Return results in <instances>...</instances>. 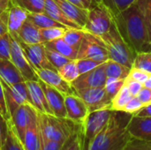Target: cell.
Wrapping results in <instances>:
<instances>
[{
  "instance_id": "39",
  "label": "cell",
  "mask_w": 151,
  "mask_h": 150,
  "mask_svg": "<svg viewBox=\"0 0 151 150\" xmlns=\"http://www.w3.org/2000/svg\"><path fill=\"white\" fill-rule=\"evenodd\" d=\"M124 84H125L124 80H118V79L107 77L104 88H105L108 95L111 98V100L118 94V92L122 88Z\"/></svg>"
},
{
  "instance_id": "11",
  "label": "cell",
  "mask_w": 151,
  "mask_h": 150,
  "mask_svg": "<svg viewBox=\"0 0 151 150\" xmlns=\"http://www.w3.org/2000/svg\"><path fill=\"white\" fill-rule=\"evenodd\" d=\"M107 76L105 72V62L93 70L81 74L71 85L76 90L90 88H104Z\"/></svg>"
},
{
  "instance_id": "41",
  "label": "cell",
  "mask_w": 151,
  "mask_h": 150,
  "mask_svg": "<svg viewBox=\"0 0 151 150\" xmlns=\"http://www.w3.org/2000/svg\"><path fill=\"white\" fill-rule=\"evenodd\" d=\"M12 37L9 33L0 37V58L11 60Z\"/></svg>"
},
{
  "instance_id": "46",
  "label": "cell",
  "mask_w": 151,
  "mask_h": 150,
  "mask_svg": "<svg viewBox=\"0 0 151 150\" xmlns=\"http://www.w3.org/2000/svg\"><path fill=\"white\" fill-rule=\"evenodd\" d=\"M125 84L128 88V89H129V91L133 96H137L139 92L143 88V84H142L141 82L136 81L134 80H132L128 77L125 80Z\"/></svg>"
},
{
  "instance_id": "23",
  "label": "cell",
  "mask_w": 151,
  "mask_h": 150,
  "mask_svg": "<svg viewBox=\"0 0 151 150\" xmlns=\"http://www.w3.org/2000/svg\"><path fill=\"white\" fill-rule=\"evenodd\" d=\"M47 15L51 17L56 21L61 23L65 27L68 28H76V29H82L79 25L70 19L65 12L59 8V6L54 2V0H45L44 5V11Z\"/></svg>"
},
{
  "instance_id": "36",
  "label": "cell",
  "mask_w": 151,
  "mask_h": 150,
  "mask_svg": "<svg viewBox=\"0 0 151 150\" xmlns=\"http://www.w3.org/2000/svg\"><path fill=\"white\" fill-rule=\"evenodd\" d=\"M46 56H47L48 60L50 62V64L58 71L61 67H63L65 65H66L68 62H70L72 60V59L65 57L64 55H62V54H60V53H58L57 51H54V50H48V49H46Z\"/></svg>"
},
{
  "instance_id": "10",
  "label": "cell",
  "mask_w": 151,
  "mask_h": 150,
  "mask_svg": "<svg viewBox=\"0 0 151 150\" xmlns=\"http://www.w3.org/2000/svg\"><path fill=\"white\" fill-rule=\"evenodd\" d=\"M11 61L20 72L25 81H39L36 71L30 65L21 46L13 38L11 42Z\"/></svg>"
},
{
  "instance_id": "15",
  "label": "cell",
  "mask_w": 151,
  "mask_h": 150,
  "mask_svg": "<svg viewBox=\"0 0 151 150\" xmlns=\"http://www.w3.org/2000/svg\"><path fill=\"white\" fill-rule=\"evenodd\" d=\"M40 85L43 89L49 106L54 116L58 118H66V109L65 103V95L58 89L50 87L45 82L39 80Z\"/></svg>"
},
{
  "instance_id": "8",
  "label": "cell",
  "mask_w": 151,
  "mask_h": 150,
  "mask_svg": "<svg viewBox=\"0 0 151 150\" xmlns=\"http://www.w3.org/2000/svg\"><path fill=\"white\" fill-rule=\"evenodd\" d=\"M2 83L5 103L10 116L22 104L29 103L32 105L31 97L26 81H22L14 85H8L4 80H2Z\"/></svg>"
},
{
  "instance_id": "12",
  "label": "cell",
  "mask_w": 151,
  "mask_h": 150,
  "mask_svg": "<svg viewBox=\"0 0 151 150\" xmlns=\"http://www.w3.org/2000/svg\"><path fill=\"white\" fill-rule=\"evenodd\" d=\"M19 44L23 49L27 58L35 71L42 69H51L58 71L48 60L46 56V49L42 43L26 44L21 42Z\"/></svg>"
},
{
  "instance_id": "45",
  "label": "cell",
  "mask_w": 151,
  "mask_h": 150,
  "mask_svg": "<svg viewBox=\"0 0 151 150\" xmlns=\"http://www.w3.org/2000/svg\"><path fill=\"white\" fill-rule=\"evenodd\" d=\"M149 75L150 74L147 73L144 71H142V70H139V69H136V68H132L130 70L128 78H130L132 80H134L136 81H139L142 84H144V82L149 78Z\"/></svg>"
},
{
  "instance_id": "35",
  "label": "cell",
  "mask_w": 151,
  "mask_h": 150,
  "mask_svg": "<svg viewBox=\"0 0 151 150\" xmlns=\"http://www.w3.org/2000/svg\"><path fill=\"white\" fill-rule=\"evenodd\" d=\"M66 28L68 27H49L40 29L42 43H45L47 42L63 37Z\"/></svg>"
},
{
  "instance_id": "30",
  "label": "cell",
  "mask_w": 151,
  "mask_h": 150,
  "mask_svg": "<svg viewBox=\"0 0 151 150\" xmlns=\"http://www.w3.org/2000/svg\"><path fill=\"white\" fill-rule=\"evenodd\" d=\"M85 30L76 28H66L63 35V39L73 48L79 50L81 43L84 38Z\"/></svg>"
},
{
  "instance_id": "33",
  "label": "cell",
  "mask_w": 151,
  "mask_h": 150,
  "mask_svg": "<svg viewBox=\"0 0 151 150\" xmlns=\"http://www.w3.org/2000/svg\"><path fill=\"white\" fill-rule=\"evenodd\" d=\"M58 72L60 74V76L69 83H72L80 76L76 60H71L63 67H61Z\"/></svg>"
},
{
  "instance_id": "34",
  "label": "cell",
  "mask_w": 151,
  "mask_h": 150,
  "mask_svg": "<svg viewBox=\"0 0 151 150\" xmlns=\"http://www.w3.org/2000/svg\"><path fill=\"white\" fill-rule=\"evenodd\" d=\"M61 150H82L81 141V126L75 130L73 134L63 144Z\"/></svg>"
},
{
  "instance_id": "50",
  "label": "cell",
  "mask_w": 151,
  "mask_h": 150,
  "mask_svg": "<svg viewBox=\"0 0 151 150\" xmlns=\"http://www.w3.org/2000/svg\"><path fill=\"white\" fill-rule=\"evenodd\" d=\"M137 97L142 103L143 105L150 104L151 103V89L143 87L142 90L139 92V94L137 95Z\"/></svg>"
},
{
  "instance_id": "27",
  "label": "cell",
  "mask_w": 151,
  "mask_h": 150,
  "mask_svg": "<svg viewBox=\"0 0 151 150\" xmlns=\"http://www.w3.org/2000/svg\"><path fill=\"white\" fill-rule=\"evenodd\" d=\"M130 70V68L111 59H108L105 62V72L108 78L125 80L129 75Z\"/></svg>"
},
{
  "instance_id": "42",
  "label": "cell",
  "mask_w": 151,
  "mask_h": 150,
  "mask_svg": "<svg viewBox=\"0 0 151 150\" xmlns=\"http://www.w3.org/2000/svg\"><path fill=\"white\" fill-rule=\"evenodd\" d=\"M76 63H77V67H78L80 75L82 73L88 72L93 70L94 68H96V66H98L99 65L103 64V63H99V62H96L95 60L88 59V58L76 59Z\"/></svg>"
},
{
  "instance_id": "26",
  "label": "cell",
  "mask_w": 151,
  "mask_h": 150,
  "mask_svg": "<svg viewBox=\"0 0 151 150\" xmlns=\"http://www.w3.org/2000/svg\"><path fill=\"white\" fill-rule=\"evenodd\" d=\"M44 47L48 50H51L54 51H57L65 57L72 59V60H76L77 59V55H78V50L72 46H70L62 37L58 38L50 42H47L45 43H42Z\"/></svg>"
},
{
  "instance_id": "9",
  "label": "cell",
  "mask_w": 151,
  "mask_h": 150,
  "mask_svg": "<svg viewBox=\"0 0 151 150\" xmlns=\"http://www.w3.org/2000/svg\"><path fill=\"white\" fill-rule=\"evenodd\" d=\"M76 94L84 101L89 112L104 108L111 109V98L104 88H82L76 90Z\"/></svg>"
},
{
  "instance_id": "47",
  "label": "cell",
  "mask_w": 151,
  "mask_h": 150,
  "mask_svg": "<svg viewBox=\"0 0 151 150\" xmlns=\"http://www.w3.org/2000/svg\"><path fill=\"white\" fill-rule=\"evenodd\" d=\"M62 147H63V143L54 141H50L42 137V146L40 150H61Z\"/></svg>"
},
{
  "instance_id": "51",
  "label": "cell",
  "mask_w": 151,
  "mask_h": 150,
  "mask_svg": "<svg viewBox=\"0 0 151 150\" xmlns=\"http://www.w3.org/2000/svg\"><path fill=\"white\" fill-rule=\"evenodd\" d=\"M5 133H6V121L0 115V150L2 149V146L4 143Z\"/></svg>"
},
{
  "instance_id": "38",
  "label": "cell",
  "mask_w": 151,
  "mask_h": 150,
  "mask_svg": "<svg viewBox=\"0 0 151 150\" xmlns=\"http://www.w3.org/2000/svg\"><path fill=\"white\" fill-rule=\"evenodd\" d=\"M134 3L139 6L146 19L151 45V0H135Z\"/></svg>"
},
{
  "instance_id": "14",
  "label": "cell",
  "mask_w": 151,
  "mask_h": 150,
  "mask_svg": "<svg viewBox=\"0 0 151 150\" xmlns=\"http://www.w3.org/2000/svg\"><path fill=\"white\" fill-rule=\"evenodd\" d=\"M37 111L29 103L20 105L11 115V120L22 141L25 131L30 125L33 118L37 115Z\"/></svg>"
},
{
  "instance_id": "6",
  "label": "cell",
  "mask_w": 151,
  "mask_h": 150,
  "mask_svg": "<svg viewBox=\"0 0 151 150\" xmlns=\"http://www.w3.org/2000/svg\"><path fill=\"white\" fill-rule=\"evenodd\" d=\"M113 22V14L103 0H101L92 8L88 10L87 22L83 29L100 37L109 31Z\"/></svg>"
},
{
  "instance_id": "18",
  "label": "cell",
  "mask_w": 151,
  "mask_h": 150,
  "mask_svg": "<svg viewBox=\"0 0 151 150\" xmlns=\"http://www.w3.org/2000/svg\"><path fill=\"white\" fill-rule=\"evenodd\" d=\"M127 129L131 137L151 141V118L133 115Z\"/></svg>"
},
{
  "instance_id": "43",
  "label": "cell",
  "mask_w": 151,
  "mask_h": 150,
  "mask_svg": "<svg viewBox=\"0 0 151 150\" xmlns=\"http://www.w3.org/2000/svg\"><path fill=\"white\" fill-rule=\"evenodd\" d=\"M143 106L144 105L142 104V103L139 100L137 96H133L130 99V101L127 103L125 108L123 109V111L132 114V115H135Z\"/></svg>"
},
{
  "instance_id": "1",
  "label": "cell",
  "mask_w": 151,
  "mask_h": 150,
  "mask_svg": "<svg viewBox=\"0 0 151 150\" xmlns=\"http://www.w3.org/2000/svg\"><path fill=\"white\" fill-rule=\"evenodd\" d=\"M114 22L123 39L136 53L151 50L146 19L135 3L115 15Z\"/></svg>"
},
{
  "instance_id": "17",
  "label": "cell",
  "mask_w": 151,
  "mask_h": 150,
  "mask_svg": "<svg viewBox=\"0 0 151 150\" xmlns=\"http://www.w3.org/2000/svg\"><path fill=\"white\" fill-rule=\"evenodd\" d=\"M28 12L12 2L8 11V33L16 42H19V32L24 22L27 19Z\"/></svg>"
},
{
  "instance_id": "32",
  "label": "cell",
  "mask_w": 151,
  "mask_h": 150,
  "mask_svg": "<svg viewBox=\"0 0 151 150\" xmlns=\"http://www.w3.org/2000/svg\"><path fill=\"white\" fill-rule=\"evenodd\" d=\"M28 13H37L44 11L45 0H12Z\"/></svg>"
},
{
  "instance_id": "5",
  "label": "cell",
  "mask_w": 151,
  "mask_h": 150,
  "mask_svg": "<svg viewBox=\"0 0 151 150\" xmlns=\"http://www.w3.org/2000/svg\"><path fill=\"white\" fill-rule=\"evenodd\" d=\"M113 111L111 108H104L88 113L84 123L81 125L82 150H88L94 139L104 128Z\"/></svg>"
},
{
  "instance_id": "22",
  "label": "cell",
  "mask_w": 151,
  "mask_h": 150,
  "mask_svg": "<svg viewBox=\"0 0 151 150\" xmlns=\"http://www.w3.org/2000/svg\"><path fill=\"white\" fill-rule=\"evenodd\" d=\"M0 78L8 85L25 81L22 74L14 64L11 60L3 58H0Z\"/></svg>"
},
{
  "instance_id": "29",
  "label": "cell",
  "mask_w": 151,
  "mask_h": 150,
  "mask_svg": "<svg viewBox=\"0 0 151 150\" xmlns=\"http://www.w3.org/2000/svg\"><path fill=\"white\" fill-rule=\"evenodd\" d=\"M133 97L128 88L126 84L118 92V94L111 100V110L112 111H123L127 103Z\"/></svg>"
},
{
  "instance_id": "13",
  "label": "cell",
  "mask_w": 151,
  "mask_h": 150,
  "mask_svg": "<svg viewBox=\"0 0 151 150\" xmlns=\"http://www.w3.org/2000/svg\"><path fill=\"white\" fill-rule=\"evenodd\" d=\"M65 103L66 118L76 124L82 125L89 113L88 108L84 101L77 94H72L65 95Z\"/></svg>"
},
{
  "instance_id": "31",
  "label": "cell",
  "mask_w": 151,
  "mask_h": 150,
  "mask_svg": "<svg viewBox=\"0 0 151 150\" xmlns=\"http://www.w3.org/2000/svg\"><path fill=\"white\" fill-rule=\"evenodd\" d=\"M133 68H136L151 74V50L136 53Z\"/></svg>"
},
{
  "instance_id": "44",
  "label": "cell",
  "mask_w": 151,
  "mask_h": 150,
  "mask_svg": "<svg viewBox=\"0 0 151 150\" xmlns=\"http://www.w3.org/2000/svg\"><path fill=\"white\" fill-rule=\"evenodd\" d=\"M0 115L3 117V118L5 121H8L11 119V116H10V113L8 111L6 103H5L4 88H3V83H2L1 78H0Z\"/></svg>"
},
{
  "instance_id": "19",
  "label": "cell",
  "mask_w": 151,
  "mask_h": 150,
  "mask_svg": "<svg viewBox=\"0 0 151 150\" xmlns=\"http://www.w3.org/2000/svg\"><path fill=\"white\" fill-rule=\"evenodd\" d=\"M26 83H27V88L29 91L33 107L38 112L53 115V113L49 106V103L47 102L43 89L42 88V87L40 85V82L31 80V81H26Z\"/></svg>"
},
{
  "instance_id": "3",
  "label": "cell",
  "mask_w": 151,
  "mask_h": 150,
  "mask_svg": "<svg viewBox=\"0 0 151 150\" xmlns=\"http://www.w3.org/2000/svg\"><path fill=\"white\" fill-rule=\"evenodd\" d=\"M38 123L43 138L63 144L81 126L66 118H58L54 115L41 112H38Z\"/></svg>"
},
{
  "instance_id": "7",
  "label": "cell",
  "mask_w": 151,
  "mask_h": 150,
  "mask_svg": "<svg viewBox=\"0 0 151 150\" xmlns=\"http://www.w3.org/2000/svg\"><path fill=\"white\" fill-rule=\"evenodd\" d=\"M82 58L92 59L99 63H104L109 59L108 50L99 36L85 31L77 55V59Z\"/></svg>"
},
{
  "instance_id": "49",
  "label": "cell",
  "mask_w": 151,
  "mask_h": 150,
  "mask_svg": "<svg viewBox=\"0 0 151 150\" xmlns=\"http://www.w3.org/2000/svg\"><path fill=\"white\" fill-rule=\"evenodd\" d=\"M8 11L0 13V37L8 33Z\"/></svg>"
},
{
  "instance_id": "40",
  "label": "cell",
  "mask_w": 151,
  "mask_h": 150,
  "mask_svg": "<svg viewBox=\"0 0 151 150\" xmlns=\"http://www.w3.org/2000/svg\"><path fill=\"white\" fill-rule=\"evenodd\" d=\"M122 150H151V141L131 137Z\"/></svg>"
},
{
  "instance_id": "54",
  "label": "cell",
  "mask_w": 151,
  "mask_h": 150,
  "mask_svg": "<svg viewBox=\"0 0 151 150\" xmlns=\"http://www.w3.org/2000/svg\"><path fill=\"white\" fill-rule=\"evenodd\" d=\"M143 87L148 88H150L151 89V74L149 75V78H148V79H147V80L144 82Z\"/></svg>"
},
{
  "instance_id": "24",
  "label": "cell",
  "mask_w": 151,
  "mask_h": 150,
  "mask_svg": "<svg viewBox=\"0 0 151 150\" xmlns=\"http://www.w3.org/2000/svg\"><path fill=\"white\" fill-rule=\"evenodd\" d=\"M19 43L24 42L26 44H37L42 43V37L40 28L36 27L28 19L24 22L19 32Z\"/></svg>"
},
{
  "instance_id": "52",
  "label": "cell",
  "mask_w": 151,
  "mask_h": 150,
  "mask_svg": "<svg viewBox=\"0 0 151 150\" xmlns=\"http://www.w3.org/2000/svg\"><path fill=\"white\" fill-rule=\"evenodd\" d=\"M139 117H145V118H151V103L144 105L136 114Z\"/></svg>"
},
{
  "instance_id": "25",
  "label": "cell",
  "mask_w": 151,
  "mask_h": 150,
  "mask_svg": "<svg viewBox=\"0 0 151 150\" xmlns=\"http://www.w3.org/2000/svg\"><path fill=\"white\" fill-rule=\"evenodd\" d=\"M1 150H25L23 142L11 119L6 121V133Z\"/></svg>"
},
{
  "instance_id": "16",
  "label": "cell",
  "mask_w": 151,
  "mask_h": 150,
  "mask_svg": "<svg viewBox=\"0 0 151 150\" xmlns=\"http://www.w3.org/2000/svg\"><path fill=\"white\" fill-rule=\"evenodd\" d=\"M39 80L50 85V87L58 89L65 95L76 94L75 89L73 88L71 83L65 80L58 71L51 69H42L36 71Z\"/></svg>"
},
{
  "instance_id": "53",
  "label": "cell",
  "mask_w": 151,
  "mask_h": 150,
  "mask_svg": "<svg viewBox=\"0 0 151 150\" xmlns=\"http://www.w3.org/2000/svg\"><path fill=\"white\" fill-rule=\"evenodd\" d=\"M11 4V0H0V13L9 9Z\"/></svg>"
},
{
  "instance_id": "2",
  "label": "cell",
  "mask_w": 151,
  "mask_h": 150,
  "mask_svg": "<svg viewBox=\"0 0 151 150\" xmlns=\"http://www.w3.org/2000/svg\"><path fill=\"white\" fill-rule=\"evenodd\" d=\"M132 116L123 111H113L108 123L88 150H122L131 138L127 127Z\"/></svg>"
},
{
  "instance_id": "20",
  "label": "cell",
  "mask_w": 151,
  "mask_h": 150,
  "mask_svg": "<svg viewBox=\"0 0 151 150\" xmlns=\"http://www.w3.org/2000/svg\"><path fill=\"white\" fill-rule=\"evenodd\" d=\"M42 136L38 123V112L33 118L30 125L25 131L22 137V142L25 150H40L42 146Z\"/></svg>"
},
{
  "instance_id": "21",
  "label": "cell",
  "mask_w": 151,
  "mask_h": 150,
  "mask_svg": "<svg viewBox=\"0 0 151 150\" xmlns=\"http://www.w3.org/2000/svg\"><path fill=\"white\" fill-rule=\"evenodd\" d=\"M54 2L70 19L79 25L82 29L84 28L88 18V10L81 9L67 0H54Z\"/></svg>"
},
{
  "instance_id": "37",
  "label": "cell",
  "mask_w": 151,
  "mask_h": 150,
  "mask_svg": "<svg viewBox=\"0 0 151 150\" xmlns=\"http://www.w3.org/2000/svg\"><path fill=\"white\" fill-rule=\"evenodd\" d=\"M103 2L111 10L113 16H115L133 4L135 0H103Z\"/></svg>"
},
{
  "instance_id": "4",
  "label": "cell",
  "mask_w": 151,
  "mask_h": 150,
  "mask_svg": "<svg viewBox=\"0 0 151 150\" xmlns=\"http://www.w3.org/2000/svg\"><path fill=\"white\" fill-rule=\"evenodd\" d=\"M109 53V59L116 61L130 69L136 56V52L123 39L118 27L113 22L108 32L100 36Z\"/></svg>"
},
{
  "instance_id": "48",
  "label": "cell",
  "mask_w": 151,
  "mask_h": 150,
  "mask_svg": "<svg viewBox=\"0 0 151 150\" xmlns=\"http://www.w3.org/2000/svg\"><path fill=\"white\" fill-rule=\"evenodd\" d=\"M67 1L71 2L72 4L77 5L78 7H80L81 9L88 10V9L92 8L94 5H96L101 0H67Z\"/></svg>"
},
{
  "instance_id": "28",
  "label": "cell",
  "mask_w": 151,
  "mask_h": 150,
  "mask_svg": "<svg viewBox=\"0 0 151 150\" xmlns=\"http://www.w3.org/2000/svg\"><path fill=\"white\" fill-rule=\"evenodd\" d=\"M27 19L33 22L40 29L49 28V27H66L61 23L56 21L51 17L47 15L45 12H37V13H28Z\"/></svg>"
}]
</instances>
